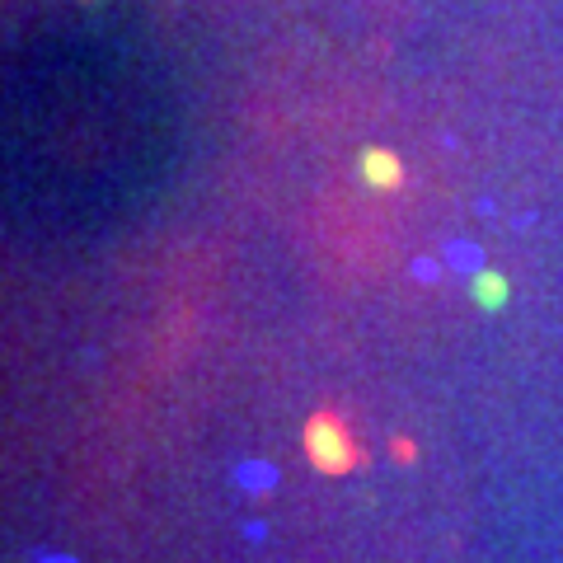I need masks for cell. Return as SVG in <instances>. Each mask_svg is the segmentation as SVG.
Listing matches in <instances>:
<instances>
[{"instance_id":"6da1fadb","label":"cell","mask_w":563,"mask_h":563,"mask_svg":"<svg viewBox=\"0 0 563 563\" xmlns=\"http://www.w3.org/2000/svg\"><path fill=\"white\" fill-rule=\"evenodd\" d=\"M301 446H305V460L320 474H329V479H343V474H352L362 465V442L352 437V427L334 409H320L305 418Z\"/></svg>"},{"instance_id":"7a4b0ae2","label":"cell","mask_w":563,"mask_h":563,"mask_svg":"<svg viewBox=\"0 0 563 563\" xmlns=\"http://www.w3.org/2000/svg\"><path fill=\"white\" fill-rule=\"evenodd\" d=\"M357 174H362V183L371 193H399L404 188V160L390 146H362Z\"/></svg>"},{"instance_id":"3957f363","label":"cell","mask_w":563,"mask_h":563,"mask_svg":"<svg viewBox=\"0 0 563 563\" xmlns=\"http://www.w3.org/2000/svg\"><path fill=\"white\" fill-rule=\"evenodd\" d=\"M507 296H512L507 273H498V268H474L470 273V301L479 305V310H503Z\"/></svg>"},{"instance_id":"277c9868","label":"cell","mask_w":563,"mask_h":563,"mask_svg":"<svg viewBox=\"0 0 563 563\" xmlns=\"http://www.w3.org/2000/svg\"><path fill=\"white\" fill-rule=\"evenodd\" d=\"M390 451H395V456L404 460V465H413V460H418V446H413L409 437H395V442H390Z\"/></svg>"},{"instance_id":"5b68a950","label":"cell","mask_w":563,"mask_h":563,"mask_svg":"<svg viewBox=\"0 0 563 563\" xmlns=\"http://www.w3.org/2000/svg\"><path fill=\"white\" fill-rule=\"evenodd\" d=\"M80 5H90V0H80Z\"/></svg>"}]
</instances>
